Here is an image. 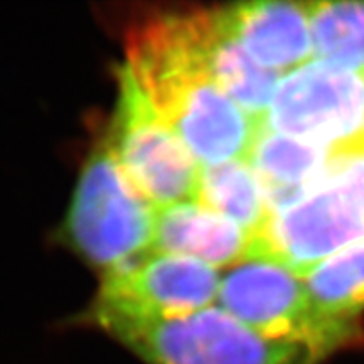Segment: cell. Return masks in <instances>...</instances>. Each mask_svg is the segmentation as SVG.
Returning <instances> with one entry per match:
<instances>
[{
	"label": "cell",
	"instance_id": "cell-7",
	"mask_svg": "<svg viewBox=\"0 0 364 364\" xmlns=\"http://www.w3.org/2000/svg\"><path fill=\"white\" fill-rule=\"evenodd\" d=\"M363 238L364 208L324 176L294 204L267 216L250 240L247 258H263L306 279Z\"/></svg>",
	"mask_w": 364,
	"mask_h": 364
},
{
	"label": "cell",
	"instance_id": "cell-4",
	"mask_svg": "<svg viewBox=\"0 0 364 364\" xmlns=\"http://www.w3.org/2000/svg\"><path fill=\"white\" fill-rule=\"evenodd\" d=\"M216 302L258 334L302 346L318 363L364 336L361 322L317 312L306 282L263 258H245L221 275Z\"/></svg>",
	"mask_w": 364,
	"mask_h": 364
},
{
	"label": "cell",
	"instance_id": "cell-15",
	"mask_svg": "<svg viewBox=\"0 0 364 364\" xmlns=\"http://www.w3.org/2000/svg\"><path fill=\"white\" fill-rule=\"evenodd\" d=\"M314 58L364 73V2H309Z\"/></svg>",
	"mask_w": 364,
	"mask_h": 364
},
{
	"label": "cell",
	"instance_id": "cell-16",
	"mask_svg": "<svg viewBox=\"0 0 364 364\" xmlns=\"http://www.w3.org/2000/svg\"><path fill=\"white\" fill-rule=\"evenodd\" d=\"M363 152H364V149H363Z\"/></svg>",
	"mask_w": 364,
	"mask_h": 364
},
{
	"label": "cell",
	"instance_id": "cell-9",
	"mask_svg": "<svg viewBox=\"0 0 364 364\" xmlns=\"http://www.w3.org/2000/svg\"><path fill=\"white\" fill-rule=\"evenodd\" d=\"M223 12L245 51L267 70L287 75L312 61L309 2H247Z\"/></svg>",
	"mask_w": 364,
	"mask_h": 364
},
{
	"label": "cell",
	"instance_id": "cell-13",
	"mask_svg": "<svg viewBox=\"0 0 364 364\" xmlns=\"http://www.w3.org/2000/svg\"><path fill=\"white\" fill-rule=\"evenodd\" d=\"M196 203L235 221L250 236L268 216L260 179L247 159L201 166Z\"/></svg>",
	"mask_w": 364,
	"mask_h": 364
},
{
	"label": "cell",
	"instance_id": "cell-12",
	"mask_svg": "<svg viewBox=\"0 0 364 364\" xmlns=\"http://www.w3.org/2000/svg\"><path fill=\"white\" fill-rule=\"evenodd\" d=\"M334 154L262 127L247 161L260 179L268 215L307 194L326 176Z\"/></svg>",
	"mask_w": 364,
	"mask_h": 364
},
{
	"label": "cell",
	"instance_id": "cell-10",
	"mask_svg": "<svg viewBox=\"0 0 364 364\" xmlns=\"http://www.w3.org/2000/svg\"><path fill=\"white\" fill-rule=\"evenodd\" d=\"M184 17L218 86L245 113L263 122L282 80L279 73L258 65L245 51L223 9H199L184 12Z\"/></svg>",
	"mask_w": 364,
	"mask_h": 364
},
{
	"label": "cell",
	"instance_id": "cell-1",
	"mask_svg": "<svg viewBox=\"0 0 364 364\" xmlns=\"http://www.w3.org/2000/svg\"><path fill=\"white\" fill-rule=\"evenodd\" d=\"M124 66L201 166L248 159L263 122L218 86L184 14H161L134 27Z\"/></svg>",
	"mask_w": 364,
	"mask_h": 364
},
{
	"label": "cell",
	"instance_id": "cell-2",
	"mask_svg": "<svg viewBox=\"0 0 364 364\" xmlns=\"http://www.w3.org/2000/svg\"><path fill=\"white\" fill-rule=\"evenodd\" d=\"M93 322L147 364H317L299 344L268 339L220 306L176 317L91 311Z\"/></svg>",
	"mask_w": 364,
	"mask_h": 364
},
{
	"label": "cell",
	"instance_id": "cell-14",
	"mask_svg": "<svg viewBox=\"0 0 364 364\" xmlns=\"http://www.w3.org/2000/svg\"><path fill=\"white\" fill-rule=\"evenodd\" d=\"M306 289L322 316L359 322L364 311V238L341 250L306 277Z\"/></svg>",
	"mask_w": 364,
	"mask_h": 364
},
{
	"label": "cell",
	"instance_id": "cell-11",
	"mask_svg": "<svg viewBox=\"0 0 364 364\" xmlns=\"http://www.w3.org/2000/svg\"><path fill=\"white\" fill-rule=\"evenodd\" d=\"M250 236L235 221L196 201L172 204L156 211L152 250L194 258L221 270L247 258Z\"/></svg>",
	"mask_w": 364,
	"mask_h": 364
},
{
	"label": "cell",
	"instance_id": "cell-8",
	"mask_svg": "<svg viewBox=\"0 0 364 364\" xmlns=\"http://www.w3.org/2000/svg\"><path fill=\"white\" fill-rule=\"evenodd\" d=\"M220 270L181 255L150 250L103 275L93 311L136 317H176L215 306Z\"/></svg>",
	"mask_w": 364,
	"mask_h": 364
},
{
	"label": "cell",
	"instance_id": "cell-5",
	"mask_svg": "<svg viewBox=\"0 0 364 364\" xmlns=\"http://www.w3.org/2000/svg\"><path fill=\"white\" fill-rule=\"evenodd\" d=\"M263 127L331 154L364 149V73L312 59L277 86Z\"/></svg>",
	"mask_w": 364,
	"mask_h": 364
},
{
	"label": "cell",
	"instance_id": "cell-3",
	"mask_svg": "<svg viewBox=\"0 0 364 364\" xmlns=\"http://www.w3.org/2000/svg\"><path fill=\"white\" fill-rule=\"evenodd\" d=\"M156 211L105 139L85 164L63 231L68 243L105 275L152 250Z\"/></svg>",
	"mask_w": 364,
	"mask_h": 364
},
{
	"label": "cell",
	"instance_id": "cell-6",
	"mask_svg": "<svg viewBox=\"0 0 364 364\" xmlns=\"http://www.w3.org/2000/svg\"><path fill=\"white\" fill-rule=\"evenodd\" d=\"M107 142L135 189L154 208L196 201L201 164L164 124L125 66Z\"/></svg>",
	"mask_w": 364,
	"mask_h": 364
}]
</instances>
